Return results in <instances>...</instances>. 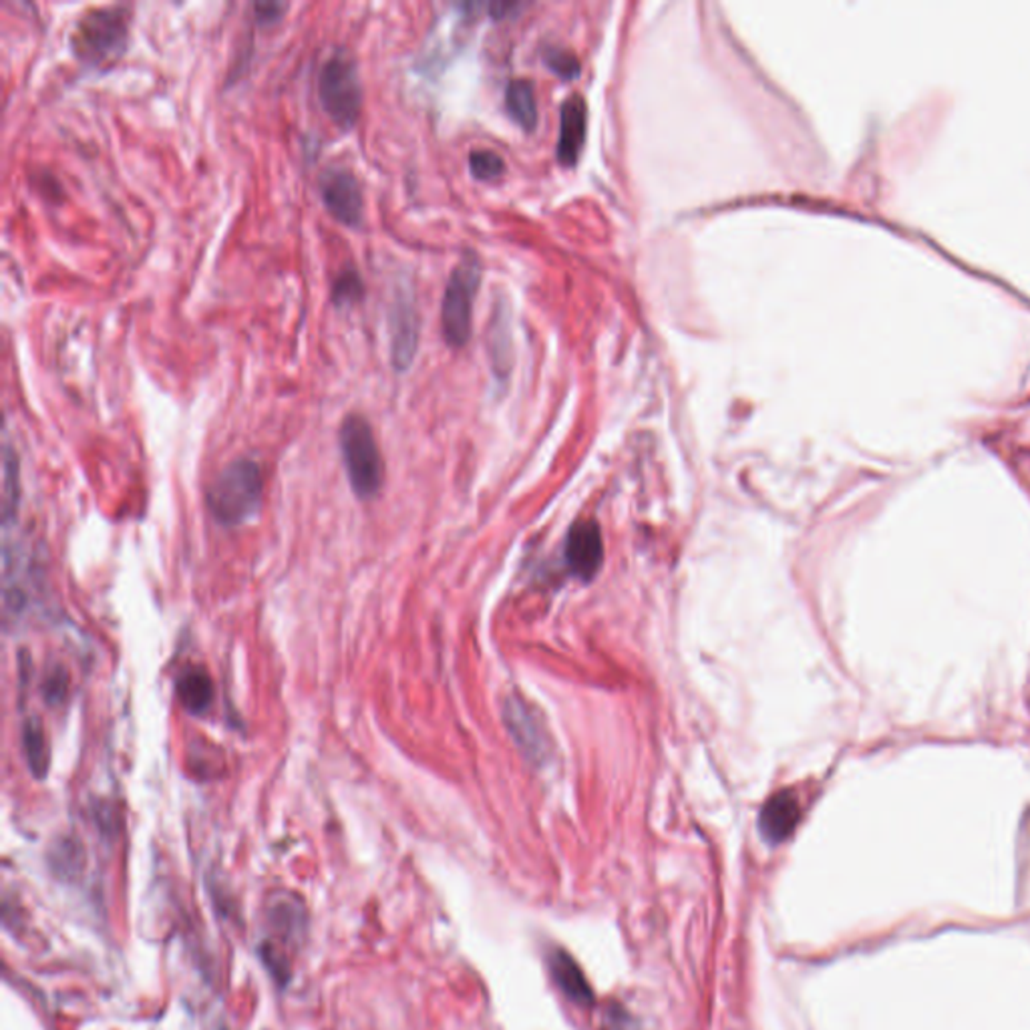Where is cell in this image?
<instances>
[{"label":"cell","mask_w":1030,"mask_h":1030,"mask_svg":"<svg viewBox=\"0 0 1030 1030\" xmlns=\"http://www.w3.org/2000/svg\"><path fill=\"white\" fill-rule=\"evenodd\" d=\"M131 27L129 4H106L87 9L74 21L69 47L87 67H103L126 53Z\"/></svg>","instance_id":"obj_1"},{"label":"cell","mask_w":1030,"mask_h":1030,"mask_svg":"<svg viewBox=\"0 0 1030 1030\" xmlns=\"http://www.w3.org/2000/svg\"><path fill=\"white\" fill-rule=\"evenodd\" d=\"M264 491L262 468L254 459L240 457L228 463L208 489V508L223 526H240L254 518Z\"/></svg>","instance_id":"obj_2"},{"label":"cell","mask_w":1030,"mask_h":1030,"mask_svg":"<svg viewBox=\"0 0 1030 1030\" xmlns=\"http://www.w3.org/2000/svg\"><path fill=\"white\" fill-rule=\"evenodd\" d=\"M342 463L352 491L361 500H371L383 486V457L367 417L349 413L339 427Z\"/></svg>","instance_id":"obj_3"},{"label":"cell","mask_w":1030,"mask_h":1030,"mask_svg":"<svg viewBox=\"0 0 1030 1030\" xmlns=\"http://www.w3.org/2000/svg\"><path fill=\"white\" fill-rule=\"evenodd\" d=\"M320 106L340 129H352L361 118L362 83L359 64L347 49H334L319 71Z\"/></svg>","instance_id":"obj_4"},{"label":"cell","mask_w":1030,"mask_h":1030,"mask_svg":"<svg viewBox=\"0 0 1030 1030\" xmlns=\"http://www.w3.org/2000/svg\"><path fill=\"white\" fill-rule=\"evenodd\" d=\"M481 282V266L478 256L466 254L453 268L447 280L441 300V329L449 347L461 349L471 339L473 298Z\"/></svg>","instance_id":"obj_5"},{"label":"cell","mask_w":1030,"mask_h":1030,"mask_svg":"<svg viewBox=\"0 0 1030 1030\" xmlns=\"http://www.w3.org/2000/svg\"><path fill=\"white\" fill-rule=\"evenodd\" d=\"M320 200L327 212L349 228H359L364 218V196L357 173L342 166L329 163L319 176Z\"/></svg>","instance_id":"obj_6"},{"label":"cell","mask_w":1030,"mask_h":1030,"mask_svg":"<svg viewBox=\"0 0 1030 1030\" xmlns=\"http://www.w3.org/2000/svg\"><path fill=\"white\" fill-rule=\"evenodd\" d=\"M602 556H604V543H602L598 526L592 521L578 523L574 530L570 531V538L566 543V562L570 566V570L578 578L588 580L598 572Z\"/></svg>","instance_id":"obj_7"},{"label":"cell","mask_w":1030,"mask_h":1030,"mask_svg":"<svg viewBox=\"0 0 1030 1030\" xmlns=\"http://www.w3.org/2000/svg\"><path fill=\"white\" fill-rule=\"evenodd\" d=\"M268 924L280 936L282 942L298 946L307 934V908L304 902L294 893L277 892L266 906Z\"/></svg>","instance_id":"obj_8"},{"label":"cell","mask_w":1030,"mask_h":1030,"mask_svg":"<svg viewBox=\"0 0 1030 1030\" xmlns=\"http://www.w3.org/2000/svg\"><path fill=\"white\" fill-rule=\"evenodd\" d=\"M391 361L397 371L409 369L419 344V317L413 302L401 298L391 310Z\"/></svg>","instance_id":"obj_9"},{"label":"cell","mask_w":1030,"mask_h":1030,"mask_svg":"<svg viewBox=\"0 0 1030 1030\" xmlns=\"http://www.w3.org/2000/svg\"><path fill=\"white\" fill-rule=\"evenodd\" d=\"M799 819H801L799 799L791 791H781L771 797L761 809V816H759L761 836L771 846L783 843L786 839L793 836Z\"/></svg>","instance_id":"obj_10"},{"label":"cell","mask_w":1030,"mask_h":1030,"mask_svg":"<svg viewBox=\"0 0 1030 1030\" xmlns=\"http://www.w3.org/2000/svg\"><path fill=\"white\" fill-rule=\"evenodd\" d=\"M588 129V109L580 96L570 97L562 107L560 119V139H558V160L566 168L574 166L586 146Z\"/></svg>","instance_id":"obj_11"},{"label":"cell","mask_w":1030,"mask_h":1030,"mask_svg":"<svg viewBox=\"0 0 1030 1030\" xmlns=\"http://www.w3.org/2000/svg\"><path fill=\"white\" fill-rule=\"evenodd\" d=\"M548 967L552 972L556 987L562 990L566 999L572 1000L578 1007L594 1004V990L588 984L582 968L578 967V962L568 952L552 950V954L548 958Z\"/></svg>","instance_id":"obj_12"},{"label":"cell","mask_w":1030,"mask_h":1030,"mask_svg":"<svg viewBox=\"0 0 1030 1030\" xmlns=\"http://www.w3.org/2000/svg\"><path fill=\"white\" fill-rule=\"evenodd\" d=\"M176 692L180 699L181 707L190 714H206L212 707L213 701V682L210 674L203 669L183 670L178 682H176Z\"/></svg>","instance_id":"obj_13"},{"label":"cell","mask_w":1030,"mask_h":1030,"mask_svg":"<svg viewBox=\"0 0 1030 1030\" xmlns=\"http://www.w3.org/2000/svg\"><path fill=\"white\" fill-rule=\"evenodd\" d=\"M49 868L63 882H74L86 870V851L73 838L59 839L49 851Z\"/></svg>","instance_id":"obj_14"},{"label":"cell","mask_w":1030,"mask_h":1030,"mask_svg":"<svg viewBox=\"0 0 1030 1030\" xmlns=\"http://www.w3.org/2000/svg\"><path fill=\"white\" fill-rule=\"evenodd\" d=\"M506 106H508L511 119L521 128L531 131L538 126L536 93H533V87L528 81H523V79L511 81L508 91H506Z\"/></svg>","instance_id":"obj_15"},{"label":"cell","mask_w":1030,"mask_h":1030,"mask_svg":"<svg viewBox=\"0 0 1030 1030\" xmlns=\"http://www.w3.org/2000/svg\"><path fill=\"white\" fill-rule=\"evenodd\" d=\"M22 747H24V757H27L32 776L37 779H44L49 773V751H47L43 724L37 717L24 722Z\"/></svg>","instance_id":"obj_16"},{"label":"cell","mask_w":1030,"mask_h":1030,"mask_svg":"<svg viewBox=\"0 0 1030 1030\" xmlns=\"http://www.w3.org/2000/svg\"><path fill=\"white\" fill-rule=\"evenodd\" d=\"M364 297V282H362L361 272L352 264L342 266L339 274L332 280L330 287V298L337 304V309H347L361 302Z\"/></svg>","instance_id":"obj_17"},{"label":"cell","mask_w":1030,"mask_h":1030,"mask_svg":"<svg viewBox=\"0 0 1030 1030\" xmlns=\"http://www.w3.org/2000/svg\"><path fill=\"white\" fill-rule=\"evenodd\" d=\"M19 508V457L11 446H4V523Z\"/></svg>","instance_id":"obj_18"},{"label":"cell","mask_w":1030,"mask_h":1030,"mask_svg":"<svg viewBox=\"0 0 1030 1030\" xmlns=\"http://www.w3.org/2000/svg\"><path fill=\"white\" fill-rule=\"evenodd\" d=\"M469 171L476 180H498L506 171V163L491 149H473L469 153Z\"/></svg>","instance_id":"obj_19"},{"label":"cell","mask_w":1030,"mask_h":1030,"mask_svg":"<svg viewBox=\"0 0 1030 1030\" xmlns=\"http://www.w3.org/2000/svg\"><path fill=\"white\" fill-rule=\"evenodd\" d=\"M546 63L552 69L553 73L560 74L562 79H576L580 74V61L572 51L566 49H550L546 53Z\"/></svg>","instance_id":"obj_20"},{"label":"cell","mask_w":1030,"mask_h":1030,"mask_svg":"<svg viewBox=\"0 0 1030 1030\" xmlns=\"http://www.w3.org/2000/svg\"><path fill=\"white\" fill-rule=\"evenodd\" d=\"M67 689H69V674H67V670H64L63 667H57V669L51 670L49 677H47L43 682V694L47 702L57 704V702L64 701Z\"/></svg>","instance_id":"obj_21"},{"label":"cell","mask_w":1030,"mask_h":1030,"mask_svg":"<svg viewBox=\"0 0 1030 1030\" xmlns=\"http://www.w3.org/2000/svg\"><path fill=\"white\" fill-rule=\"evenodd\" d=\"M254 17L258 24L262 27H268V24H274V22L282 19V14L288 9L287 2H256L254 7Z\"/></svg>","instance_id":"obj_22"},{"label":"cell","mask_w":1030,"mask_h":1030,"mask_svg":"<svg viewBox=\"0 0 1030 1030\" xmlns=\"http://www.w3.org/2000/svg\"><path fill=\"white\" fill-rule=\"evenodd\" d=\"M610 1029L612 1030H638L637 1022L628 1014L622 1007H614L610 1010Z\"/></svg>","instance_id":"obj_23"}]
</instances>
